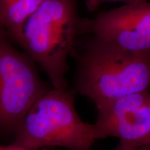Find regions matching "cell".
<instances>
[{"label": "cell", "instance_id": "10", "mask_svg": "<svg viewBox=\"0 0 150 150\" xmlns=\"http://www.w3.org/2000/svg\"><path fill=\"white\" fill-rule=\"evenodd\" d=\"M129 150H150V146H144V147H140L136 148V149H129Z\"/></svg>", "mask_w": 150, "mask_h": 150}, {"label": "cell", "instance_id": "8", "mask_svg": "<svg viewBox=\"0 0 150 150\" xmlns=\"http://www.w3.org/2000/svg\"><path fill=\"white\" fill-rule=\"evenodd\" d=\"M150 1V0H85L86 8L89 11H95L99 8L103 4L108 2H124L125 4L144 2Z\"/></svg>", "mask_w": 150, "mask_h": 150}, {"label": "cell", "instance_id": "7", "mask_svg": "<svg viewBox=\"0 0 150 150\" xmlns=\"http://www.w3.org/2000/svg\"><path fill=\"white\" fill-rule=\"evenodd\" d=\"M43 0H0V28L11 40L19 43L22 28Z\"/></svg>", "mask_w": 150, "mask_h": 150}, {"label": "cell", "instance_id": "2", "mask_svg": "<svg viewBox=\"0 0 150 150\" xmlns=\"http://www.w3.org/2000/svg\"><path fill=\"white\" fill-rule=\"evenodd\" d=\"M82 20L77 0H43L22 28L18 44L42 67L54 88H68L67 59L76 54Z\"/></svg>", "mask_w": 150, "mask_h": 150}, {"label": "cell", "instance_id": "9", "mask_svg": "<svg viewBox=\"0 0 150 150\" xmlns=\"http://www.w3.org/2000/svg\"><path fill=\"white\" fill-rule=\"evenodd\" d=\"M0 150H27L23 148L17 147L12 144L8 145H4L2 144H0Z\"/></svg>", "mask_w": 150, "mask_h": 150}, {"label": "cell", "instance_id": "3", "mask_svg": "<svg viewBox=\"0 0 150 150\" xmlns=\"http://www.w3.org/2000/svg\"><path fill=\"white\" fill-rule=\"evenodd\" d=\"M74 89H49L30 108L12 145L27 150L61 147L91 150L98 140L95 125L83 122L75 108Z\"/></svg>", "mask_w": 150, "mask_h": 150}, {"label": "cell", "instance_id": "5", "mask_svg": "<svg viewBox=\"0 0 150 150\" xmlns=\"http://www.w3.org/2000/svg\"><path fill=\"white\" fill-rule=\"evenodd\" d=\"M109 42L134 53L150 52V1L125 4L100 13L93 19L83 18L81 34Z\"/></svg>", "mask_w": 150, "mask_h": 150}, {"label": "cell", "instance_id": "1", "mask_svg": "<svg viewBox=\"0 0 150 150\" xmlns=\"http://www.w3.org/2000/svg\"><path fill=\"white\" fill-rule=\"evenodd\" d=\"M74 89L97 110L125 95L150 88V52L134 53L92 36L76 54Z\"/></svg>", "mask_w": 150, "mask_h": 150}, {"label": "cell", "instance_id": "4", "mask_svg": "<svg viewBox=\"0 0 150 150\" xmlns=\"http://www.w3.org/2000/svg\"><path fill=\"white\" fill-rule=\"evenodd\" d=\"M49 90L35 63L0 28V139L13 138L24 116Z\"/></svg>", "mask_w": 150, "mask_h": 150}, {"label": "cell", "instance_id": "6", "mask_svg": "<svg viewBox=\"0 0 150 150\" xmlns=\"http://www.w3.org/2000/svg\"><path fill=\"white\" fill-rule=\"evenodd\" d=\"M97 111L98 140L119 138L117 150L150 146L149 90L125 95Z\"/></svg>", "mask_w": 150, "mask_h": 150}]
</instances>
